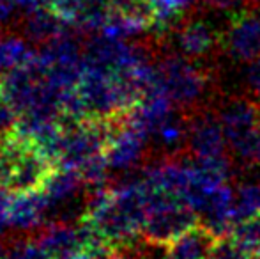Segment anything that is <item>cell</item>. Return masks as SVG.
<instances>
[{
	"label": "cell",
	"mask_w": 260,
	"mask_h": 259,
	"mask_svg": "<svg viewBox=\"0 0 260 259\" xmlns=\"http://www.w3.org/2000/svg\"><path fill=\"white\" fill-rule=\"evenodd\" d=\"M230 236L246 252H250L253 257H258L260 256V215H253V217L237 222Z\"/></svg>",
	"instance_id": "cell-9"
},
{
	"label": "cell",
	"mask_w": 260,
	"mask_h": 259,
	"mask_svg": "<svg viewBox=\"0 0 260 259\" xmlns=\"http://www.w3.org/2000/svg\"><path fill=\"white\" fill-rule=\"evenodd\" d=\"M172 36H174V45L177 52L193 61L212 53L216 46L221 43L216 27L204 18L184 20L172 32Z\"/></svg>",
	"instance_id": "cell-5"
},
{
	"label": "cell",
	"mask_w": 260,
	"mask_h": 259,
	"mask_svg": "<svg viewBox=\"0 0 260 259\" xmlns=\"http://www.w3.org/2000/svg\"><path fill=\"white\" fill-rule=\"evenodd\" d=\"M226 137V144L260 128V103L250 96L226 98L216 110Z\"/></svg>",
	"instance_id": "cell-6"
},
{
	"label": "cell",
	"mask_w": 260,
	"mask_h": 259,
	"mask_svg": "<svg viewBox=\"0 0 260 259\" xmlns=\"http://www.w3.org/2000/svg\"><path fill=\"white\" fill-rule=\"evenodd\" d=\"M207 259H253V256L246 252L232 236H221L216 240Z\"/></svg>",
	"instance_id": "cell-10"
},
{
	"label": "cell",
	"mask_w": 260,
	"mask_h": 259,
	"mask_svg": "<svg viewBox=\"0 0 260 259\" xmlns=\"http://www.w3.org/2000/svg\"><path fill=\"white\" fill-rule=\"evenodd\" d=\"M18 125H20V114L6 94L4 87L0 85V135H9L18 131Z\"/></svg>",
	"instance_id": "cell-11"
},
{
	"label": "cell",
	"mask_w": 260,
	"mask_h": 259,
	"mask_svg": "<svg viewBox=\"0 0 260 259\" xmlns=\"http://www.w3.org/2000/svg\"><path fill=\"white\" fill-rule=\"evenodd\" d=\"M161 89L181 108H193L200 103L209 89V73L193 59L170 53L159 64Z\"/></svg>",
	"instance_id": "cell-1"
},
{
	"label": "cell",
	"mask_w": 260,
	"mask_h": 259,
	"mask_svg": "<svg viewBox=\"0 0 260 259\" xmlns=\"http://www.w3.org/2000/svg\"><path fill=\"white\" fill-rule=\"evenodd\" d=\"M115 259H168L170 245L149 238L144 233L129 236L122 242L112 243Z\"/></svg>",
	"instance_id": "cell-8"
},
{
	"label": "cell",
	"mask_w": 260,
	"mask_h": 259,
	"mask_svg": "<svg viewBox=\"0 0 260 259\" xmlns=\"http://www.w3.org/2000/svg\"><path fill=\"white\" fill-rule=\"evenodd\" d=\"M243 87L246 96L253 98L255 101L260 103V59L244 64Z\"/></svg>",
	"instance_id": "cell-12"
},
{
	"label": "cell",
	"mask_w": 260,
	"mask_h": 259,
	"mask_svg": "<svg viewBox=\"0 0 260 259\" xmlns=\"http://www.w3.org/2000/svg\"><path fill=\"white\" fill-rule=\"evenodd\" d=\"M225 53L239 64L260 59V14L241 11L234 14L221 36Z\"/></svg>",
	"instance_id": "cell-3"
},
{
	"label": "cell",
	"mask_w": 260,
	"mask_h": 259,
	"mask_svg": "<svg viewBox=\"0 0 260 259\" xmlns=\"http://www.w3.org/2000/svg\"><path fill=\"white\" fill-rule=\"evenodd\" d=\"M197 224L199 217L184 200L149 188V213L142 227L144 235L170 245Z\"/></svg>",
	"instance_id": "cell-2"
},
{
	"label": "cell",
	"mask_w": 260,
	"mask_h": 259,
	"mask_svg": "<svg viewBox=\"0 0 260 259\" xmlns=\"http://www.w3.org/2000/svg\"><path fill=\"white\" fill-rule=\"evenodd\" d=\"M218 236L206 225L197 224L170 243V256L181 259H207Z\"/></svg>",
	"instance_id": "cell-7"
},
{
	"label": "cell",
	"mask_w": 260,
	"mask_h": 259,
	"mask_svg": "<svg viewBox=\"0 0 260 259\" xmlns=\"http://www.w3.org/2000/svg\"><path fill=\"white\" fill-rule=\"evenodd\" d=\"M186 153L195 160L212 158L229 153V144L216 112L200 110L189 116Z\"/></svg>",
	"instance_id": "cell-4"
},
{
	"label": "cell",
	"mask_w": 260,
	"mask_h": 259,
	"mask_svg": "<svg viewBox=\"0 0 260 259\" xmlns=\"http://www.w3.org/2000/svg\"><path fill=\"white\" fill-rule=\"evenodd\" d=\"M168 259H181V257H174V256H170V257H168Z\"/></svg>",
	"instance_id": "cell-13"
},
{
	"label": "cell",
	"mask_w": 260,
	"mask_h": 259,
	"mask_svg": "<svg viewBox=\"0 0 260 259\" xmlns=\"http://www.w3.org/2000/svg\"><path fill=\"white\" fill-rule=\"evenodd\" d=\"M253 259H260V257H253Z\"/></svg>",
	"instance_id": "cell-14"
}]
</instances>
